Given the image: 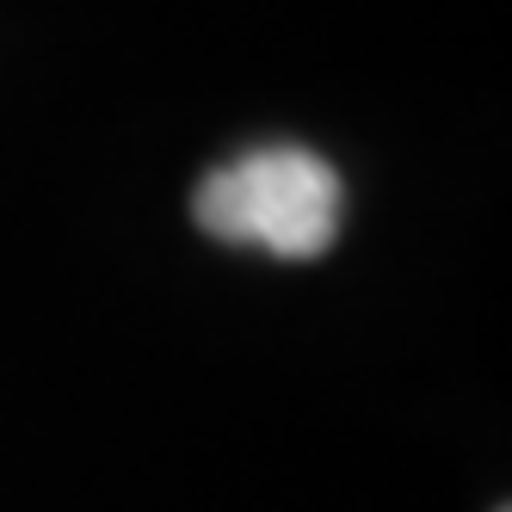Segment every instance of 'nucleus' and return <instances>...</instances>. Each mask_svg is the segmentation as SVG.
I'll return each instance as SVG.
<instances>
[{"label": "nucleus", "mask_w": 512, "mask_h": 512, "mask_svg": "<svg viewBox=\"0 0 512 512\" xmlns=\"http://www.w3.org/2000/svg\"><path fill=\"white\" fill-rule=\"evenodd\" d=\"M198 223L216 241L266 247L278 260H321L340 235V173L309 149H253L229 167H216L198 186Z\"/></svg>", "instance_id": "1"}]
</instances>
